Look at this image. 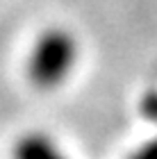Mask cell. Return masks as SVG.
<instances>
[{"label": "cell", "instance_id": "obj_1", "mask_svg": "<svg viewBox=\"0 0 157 159\" xmlns=\"http://www.w3.org/2000/svg\"><path fill=\"white\" fill-rule=\"evenodd\" d=\"M82 61V41L68 25L53 23L34 37L25 55V77L37 91L53 93L73 80Z\"/></svg>", "mask_w": 157, "mask_h": 159}, {"label": "cell", "instance_id": "obj_2", "mask_svg": "<svg viewBox=\"0 0 157 159\" xmlns=\"http://www.w3.org/2000/svg\"><path fill=\"white\" fill-rule=\"evenodd\" d=\"M12 159H71V155L50 132L27 129L14 141Z\"/></svg>", "mask_w": 157, "mask_h": 159}, {"label": "cell", "instance_id": "obj_3", "mask_svg": "<svg viewBox=\"0 0 157 159\" xmlns=\"http://www.w3.org/2000/svg\"><path fill=\"white\" fill-rule=\"evenodd\" d=\"M127 159H157V136L141 143L137 150H132V155Z\"/></svg>", "mask_w": 157, "mask_h": 159}]
</instances>
